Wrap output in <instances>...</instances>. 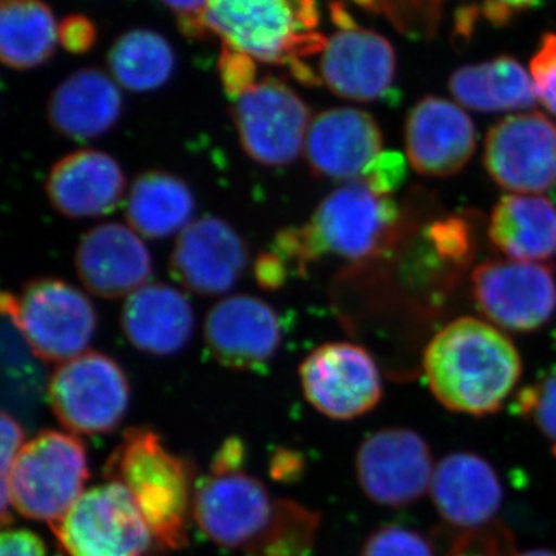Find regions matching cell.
Returning <instances> with one entry per match:
<instances>
[{
  "label": "cell",
  "instance_id": "39",
  "mask_svg": "<svg viewBox=\"0 0 556 556\" xmlns=\"http://www.w3.org/2000/svg\"><path fill=\"white\" fill-rule=\"evenodd\" d=\"M2 445H0V481H2V489L0 495H3L9 485L11 470H13L14 463L20 456L22 447H24V428L16 419H13L9 413H2Z\"/></svg>",
  "mask_w": 556,
  "mask_h": 556
},
{
  "label": "cell",
  "instance_id": "3",
  "mask_svg": "<svg viewBox=\"0 0 556 556\" xmlns=\"http://www.w3.org/2000/svg\"><path fill=\"white\" fill-rule=\"evenodd\" d=\"M316 0H208L206 27L225 46L266 64L288 65L303 83L318 79L306 58L327 46Z\"/></svg>",
  "mask_w": 556,
  "mask_h": 556
},
{
  "label": "cell",
  "instance_id": "21",
  "mask_svg": "<svg viewBox=\"0 0 556 556\" xmlns=\"http://www.w3.org/2000/svg\"><path fill=\"white\" fill-rule=\"evenodd\" d=\"M430 492L438 514L459 529L490 525L503 506V485L495 468L475 453L445 456L434 468Z\"/></svg>",
  "mask_w": 556,
  "mask_h": 556
},
{
  "label": "cell",
  "instance_id": "31",
  "mask_svg": "<svg viewBox=\"0 0 556 556\" xmlns=\"http://www.w3.org/2000/svg\"><path fill=\"white\" fill-rule=\"evenodd\" d=\"M517 412L556 444V371L518 394Z\"/></svg>",
  "mask_w": 556,
  "mask_h": 556
},
{
  "label": "cell",
  "instance_id": "9",
  "mask_svg": "<svg viewBox=\"0 0 556 556\" xmlns=\"http://www.w3.org/2000/svg\"><path fill=\"white\" fill-rule=\"evenodd\" d=\"M49 401L61 426L73 434L110 433L129 408V380L118 362L86 351L54 369Z\"/></svg>",
  "mask_w": 556,
  "mask_h": 556
},
{
  "label": "cell",
  "instance_id": "43",
  "mask_svg": "<svg viewBox=\"0 0 556 556\" xmlns=\"http://www.w3.org/2000/svg\"><path fill=\"white\" fill-rule=\"evenodd\" d=\"M510 556H556V552L547 551V548H535V551L522 552V554H510Z\"/></svg>",
  "mask_w": 556,
  "mask_h": 556
},
{
  "label": "cell",
  "instance_id": "25",
  "mask_svg": "<svg viewBox=\"0 0 556 556\" xmlns=\"http://www.w3.org/2000/svg\"><path fill=\"white\" fill-rule=\"evenodd\" d=\"M489 237L515 262H543L556 252V207L536 195H506L490 217Z\"/></svg>",
  "mask_w": 556,
  "mask_h": 556
},
{
  "label": "cell",
  "instance_id": "16",
  "mask_svg": "<svg viewBox=\"0 0 556 556\" xmlns=\"http://www.w3.org/2000/svg\"><path fill=\"white\" fill-rule=\"evenodd\" d=\"M248 265L247 244L225 219L203 217L178 233L170 273L189 291L219 295L239 281Z\"/></svg>",
  "mask_w": 556,
  "mask_h": 556
},
{
  "label": "cell",
  "instance_id": "28",
  "mask_svg": "<svg viewBox=\"0 0 556 556\" xmlns=\"http://www.w3.org/2000/svg\"><path fill=\"white\" fill-rule=\"evenodd\" d=\"M60 25L42 0H2L0 58L7 67L30 70L50 60Z\"/></svg>",
  "mask_w": 556,
  "mask_h": 556
},
{
  "label": "cell",
  "instance_id": "42",
  "mask_svg": "<svg viewBox=\"0 0 556 556\" xmlns=\"http://www.w3.org/2000/svg\"><path fill=\"white\" fill-rule=\"evenodd\" d=\"M541 0H482V14L495 25L506 24L522 11L533 9Z\"/></svg>",
  "mask_w": 556,
  "mask_h": 556
},
{
  "label": "cell",
  "instance_id": "8",
  "mask_svg": "<svg viewBox=\"0 0 556 556\" xmlns=\"http://www.w3.org/2000/svg\"><path fill=\"white\" fill-rule=\"evenodd\" d=\"M50 527L68 556H149L156 544L129 490L112 481L84 492Z\"/></svg>",
  "mask_w": 556,
  "mask_h": 556
},
{
  "label": "cell",
  "instance_id": "5",
  "mask_svg": "<svg viewBox=\"0 0 556 556\" xmlns=\"http://www.w3.org/2000/svg\"><path fill=\"white\" fill-rule=\"evenodd\" d=\"M86 447L75 434L43 431L22 447L2 495V525L10 504L22 517L51 526L67 515L89 481Z\"/></svg>",
  "mask_w": 556,
  "mask_h": 556
},
{
  "label": "cell",
  "instance_id": "22",
  "mask_svg": "<svg viewBox=\"0 0 556 556\" xmlns=\"http://www.w3.org/2000/svg\"><path fill=\"white\" fill-rule=\"evenodd\" d=\"M46 190L51 206L65 217H102L123 200L126 178L109 153L84 149L51 167Z\"/></svg>",
  "mask_w": 556,
  "mask_h": 556
},
{
  "label": "cell",
  "instance_id": "29",
  "mask_svg": "<svg viewBox=\"0 0 556 556\" xmlns=\"http://www.w3.org/2000/svg\"><path fill=\"white\" fill-rule=\"evenodd\" d=\"M112 78L126 90L152 91L170 79L175 54L159 33L131 30L121 36L109 51Z\"/></svg>",
  "mask_w": 556,
  "mask_h": 556
},
{
  "label": "cell",
  "instance_id": "24",
  "mask_svg": "<svg viewBox=\"0 0 556 556\" xmlns=\"http://www.w3.org/2000/svg\"><path fill=\"white\" fill-rule=\"evenodd\" d=\"M121 327L137 350L153 356H172L192 338V306L177 288L148 283L126 299Z\"/></svg>",
  "mask_w": 556,
  "mask_h": 556
},
{
  "label": "cell",
  "instance_id": "27",
  "mask_svg": "<svg viewBox=\"0 0 556 556\" xmlns=\"http://www.w3.org/2000/svg\"><path fill=\"white\" fill-rule=\"evenodd\" d=\"M193 201L189 186L167 172L139 175L126 199L127 223L146 239H166L192 223Z\"/></svg>",
  "mask_w": 556,
  "mask_h": 556
},
{
  "label": "cell",
  "instance_id": "10",
  "mask_svg": "<svg viewBox=\"0 0 556 556\" xmlns=\"http://www.w3.org/2000/svg\"><path fill=\"white\" fill-rule=\"evenodd\" d=\"M232 115L241 148L260 164L285 166L305 150L309 108L280 79L265 78L241 91Z\"/></svg>",
  "mask_w": 556,
  "mask_h": 556
},
{
  "label": "cell",
  "instance_id": "40",
  "mask_svg": "<svg viewBox=\"0 0 556 556\" xmlns=\"http://www.w3.org/2000/svg\"><path fill=\"white\" fill-rule=\"evenodd\" d=\"M97 39L93 22L80 14L65 17L60 24V42L70 53H86Z\"/></svg>",
  "mask_w": 556,
  "mask_h": 556
},
{
  "label": "cell",
  "instance_id": "19",
  "mask_svg": "<svg viewBox=\"0 0 556 556\" xmlns=\"http://www.w3.org/2000/svg\"><path fill=\"white\" fill-rule=\"evenodd\" d=\"M79 280L102 299L129 298L148 285L152 257L129 225L104 223L84 233L75 252Z\"/></svg>",
  "mask_w": 556,
  "mask_h": 556
},
{
  "label": "cell",
  "instance_id": "14",
  "mask_svg": "<svg viewBox=\"0 0 556 556\" xmlns=\"http://www.w3.org/2000/svg\"><path fill=\"white\" fill-rule=\"evenodd\" d=\"M471 283L479 309L500 328L535 331L554 316L555 274L544 263L492 260L473 270Z\"/></svg>",
  "mask_w": 556,
  "mask_h": 556
},
{
  "label": "cell",
  "instance_id": "7",
  "mask_svg": "<svg viewBox=\"0 0 556 556\" xmlns=\"http://www.w3.org/2000/svg\"><path fill=\"white\" fill-rule=\"evenodd\" d=\"M2 309L33 354L58 365L86 353L97 329L90 299L58 278L31 281L17 295L3 294Z\"/></svg>",
  "mask_w": 556,
  "mask_h": 556
},
{
  "label": "cell",
  "instance_id": "4",
  "mask_svg": "<svg viewBox=\"0 0 556 556\" xmlns=\"http://www.w3.org/2000/svg\"><path fill=\"white\" fill-rule=\"evenodd\" d=\"M244 456L243 442L228 439L193 493V521L207 540L232 551H247L258 540L277 504L263 482L244 470Z\"/></svg>",
  "mask_w": 556,
  "mask_h": 556
},
{
  "label": "cell",
  "instance_id": "17",
  "mask_svg": "<svg viewBox=\"0 0 556 556\" xmlns=\"http://www.w3.org/2000/svg\"><path fill=\"white\" fill-rule=\"evenodd\" d=\"M204 340L212 356L225 367L260 369L280 348V321L273 306L263 300L230 295L208 311Z\"/></svg>",
  "mask_w": 556,
  "mask_h": 556
},
{
  "label": "cell",
  "instance_id": "37",
  "mask_svg": "<svg viewBox=\"0 0 556 556\" xmlns=\"http://www.w3.org/2000/svg\"><path fill=\"white\" fill-rule=\"evenodd\" d=\"M219 70H222L223 84L233 98L239 97L241 91L255 83L254 60L239 50L230 49L225 43L219 58Z\"/></svg>",
  "mask_w": 556,
  "mask_h": 556
},
{
  "label": "cell",
  "instance_id": "32",
  "mask_svg": "<svg viewBox=\"0 0 556 556\" xmlns=\"http://www.w3.org/2000/svg\"><path fill=\"white\" fill-rule=\"evenodd\" d=\"M364 9L383 14L401 30L419 35L430 27L441 13L442 0H354Z\"/></svg>",
  "mask_w": 556,
  "mask_h": 556
},
{
  "label": "cell",
  "instance_id": "38",
  "mask_svg": "<svg viewBox=\"0 0 556 556\" xmlns=\"http://www.w3.org/2000/svg\"><path fill=\"white\" fill-rule=\"evenodd\" d=\"M177 17L179 30L188 38L203 39L208 35L206 11L208 0H161Z\"/></svg>",
  "mask_w": 556,
  "mask_h": 556
},
{
  "label": "cell",
  "instance_id": "23",
  "mask_svg": "<svg viewBox=\"0 0 556 556\" xmlns=\"http://www.w3.org/2000/svg\"><path fill=\"white\" fill-rule=\"evenodd\" d=\"M123 97L115 79L98 68H80L50 94V126L62 137L86 142L102 137L118 123Z\"/></svg>",
  "mask_w": 556,
  "mask_h": 556
},
{
  "label": "cell",
  "instance_id": "36",
  "mask_svg": "<svg viewBox=\"0 0 556 556\" xmlns=\"http://www.w3.org/2000/svg\"><path fill=\"white\" fill-rule=\"evenodd\" d=\"M407 175V163L397 152H382L369 164L365 170L364 177L358 181H364L369 189L383 197H390L397 188H401Z\"/></svg>",
  "mask_w": 556,
  "mask_h": 556
},
{
  "label": "cell",
  "instance_id": "35",
  "mask_svg": "<svg viewBox=\"0 0 556 556\" xmlns=\"http://www.w3.org/2000/svg\"><path fill=\"white\" fill-rule=\"evenodd\" d=\"M530 75L536 98L548 112L556 115V33H547L530 62Z\"/></svg>",
  "mask_w": 556,
  "mask_h": 556
},
{
  "label": "cell",
  "instance_id": "20",
  "mask_svg": "<svg viewBox=\"0 0 556 556\" xmlns=\"http://www.w3.org/2000/svg\"><path fill=\"white\" fill-rule=\"evenodd\" d=\"M382 153L378 121L364 110H325L311 121L305 155L314 174L321 178L358 181Z\"/></svg>",
  "mask_w": 556,
  "mask_h": 556
},
{
  "label": "cell",
  "instance_id": "13",
  "mask_svg": "<svg viewBox=\"0 0 556 556\" xmlns=\"http://www.w3.org/2000/svg\"><path fill=\"white\" fill-rule=\"evenodd\" d=\"M484 166L501 188L529 195L556 186V124L541 113L506 116L489 130Z\"/></svg>",
  "mask_w": 556,
  "mask_h": 556
},
{
  "label": "cell",
  "instance_id": "41",
  "mask_svg": "<svg viewBox=\"0 0 556 556\" xmlns=\"http://www.w3.org/2000/svg\"><path fill=\"white\" fill-rule=\"evenodd\" d=\"M0 556H47L46 544L31 530H5L0 538Z\"/></svg>",
  "mask_w": 556,
  "mask_h": 556
},
{
  "label": "cell",
  "instance_id": "34",
  "mask_svg": "<svg viewBox=\"0 0 556 556\" xmlns=\"http://www.w3.org/2000/svg\"><path fill=\"white\" fill-rule=\"evenodd\" d=\"M428 240L442 260L464 263L470 258L473 249L470 225L466 219L448 217L433 223L428 229Z\"/></svg>",
  "mask_w": 556,
  "mask_h": 556
},
{
  "label": "cell",
  "instance_id": "33",
  "mask_svg": "<svg viewBox=\"0 0 556 556\" xmlns=\"http://www.w3.org/2000/svg\"><path fill=\"white\" fill-rule=\"evenodd\" d=\"M358 556H434V552L416 530L387 526L368 536Z\"/></svg>",
  "mask_w": 556,
  "mask_h": 556
},
{
  "label": "cell",
  "instance_id": "26",
  "mask_svg": "<svg viewBox=\"0 0 556 556\" xmlns=\"http://www.w3.org/2000/svg\"><path fill=\"white\" fill-rule=\"evenodd\" d=\"M448 89L464 108L475 112H518L536 104L533 80L510 56L457 68Z\"/></svg>",
  "mask_w": 556,
  "mask_h": 556
},
{
  "label": "cell",
  "instance_id": "2",
  "mask_svg": "<svg viewBox=\"0 0 556 556\" xmlns=\"http://www.w3.org/2000/svg\"><path fill=\"white\" fill-rule=\"evenodd\" d=\"M104 475L129 490L161 548L178 551L188 544L193 468L169 452L155 431L129 428L110 455Z\"/></svg>",
  "mask_w": 556,
  "mask_h": 556
},
{
  "label": "cell",
  "instance_id": "6",
  "mask_svg": "<svg viewBox=\"0 0 556 556\" xmlns=\"http://www.w3.org/2000/svg\"><path fill=\"white\" fill-rule=\"evenodd\" d=\"M399 208L364 181H350L321 201L308 226L288 233L283 248L302 258L332 252L348 260H367L388 247L396 232Z\"/></svg>",
  "mask_w": 556,
  "mask_h": 556
},
{
  "label": "cell",
  "instance_id": "12",
  "mask_svg": "<svg viewBox=\"0 0 556 556\" xmlns=\"http://www.w3.org/2000/svg\"><path fill=\"white\" fill-rule=\"evenodd\" d=\"M434 468L426 439L408 428H383L357 450L358 485L383 507H407L419 501L431 489Z\"/></svg>",
  "mask_w": 556,
  "mask_h": 556
},
{
  "label": "cell",
  "instance_id": "15",
  "mask_svg": "<svg viewBox=\"0 0 556 556\" xmlns=\"http://www.w3.org/2000/svg\"><path fill=\"white\" fill-rule=\"evenodd\" d=\"M339 30L327 40L320 58V78L345 100H382L393 89L396 56L379 33L357 27L339 3L331 7Z\"/></svg>",
  "mask_w": 556,
  "mask_h": 556
},
{
  "label": "cell",
  "instance_id": "1",
  "mask_svg": "<svg viewBox=\"0 0 556 556\" xmlns=\"http://www.w3.org/2000/svg\"><path fill=\"white\" fill-rule=\"evenodd\" d=\"M521 357L500 329L460 317L426 348L424 371L434 397L450 412L492 415L521 378Z\"/></svg>",
  "mask_w": 556,
  "mask_h": 556
},
{
  "label": "cell",
  "instance_id": "30",
  "mask_svg": "<svg viewBox=\"0 0 556 556\" xmlns=\"http://www.w3.org/2000/svg\"><path fill=\"white\" fill-rule=\"evenodd\" d=\"M320 515L295 501L278 500L274 517L247 556H309Z\"/></svg>",
  "mask_w": 556,
  "mask_h": 556
},
{
  "label": "cell",
  "instance_id": "18",
  "mask_svg": "<svg viewBox=\"0 0 556 556\" xmlns=\"http://www.w3.org/2000/svg\"><path fill=\"white\" fill-rule=\"evenodd\" d=\"M405 149L409 164L424 177H452L467 166L477 149L473 121L459 105L427 97L408 113Z\"/></svg>",
  "mask_w": 556,
  "mask_h": 556
},
{
  "label": "cell",
  "instance_id": "11",
  "mask_svg": "<svg viewBox=\"0 0 556 556\" xmlns=\"http://www.w3.org/2000/svg\"><path fill=\"white\" fill-rule=\"evenodd\" d=\"M306 401L321 415L351 420L367 415L382 397V379L375 358L348 342L325 343L300 365Z\"/></svg>",
  "mask_w": 556,
  "mask_h": 556
}]
</instances>
